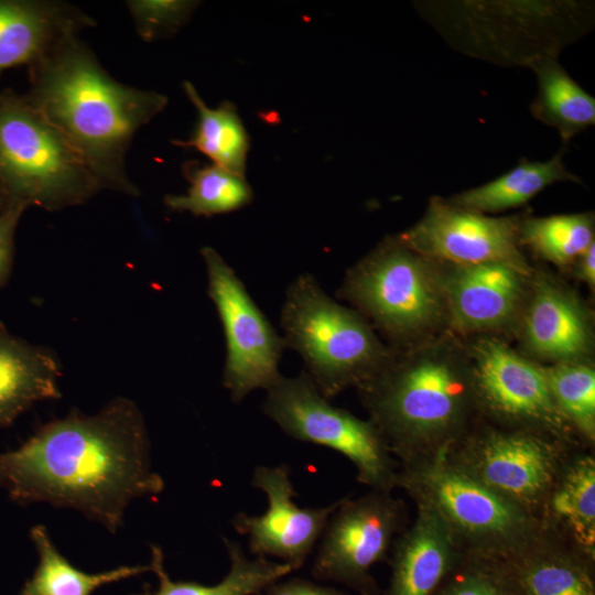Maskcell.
I'll return each mask as SVG.
<instances>
[{"instance_id": "1", "label": "cell", "mask_w": 595, "mask_h": 595, "mask_svg": "<svg viewBox=\"0 0 595 595\" xmlns=\"http://www.w3.org/2000/svg\"><path fill=\"white\" fill-rule=\"evenodd\" d=\"M0 488L19 505L74 509L115 533L130 501L156 497L164 480L152 469L141 411L117 397L95 414L73 410L42 424L0 452Z\"/></svg>"}, {"instance_id": "2", "label": "cell", "mask_w": 595, "mask_h": 595, "mask_svg": "<svg viewBox=\"0 0 595 595\" xmlns=\"http://www.w3.org/2000/svg\"><path fill=\"white\" fill-rule=\"evenodd\" d=\"M29 71L24 97L63 134L100 188L138 196L127 153L134 134L165 108L167 98L117 82L78 35L65 39Z\"/></svg>"}, {"instance_id": "3", "label": "cell", "mask_w": 595, "mask_h": 595, "mask_svg": "<svg viewBox=\"0 0 595 595\" xmlns=\"http://www.w3.org/2000/svg\"><path fill=\"white\" fill-rule=\"evenodd\" d=\"M357 390L400 464L446 452L480 418L467 347L451 333L391 349Z\"/></svg>"}, {"instance_id": "4", "label": "cell", "mask_w": 595, "mask_h": 595, "mask_svg": "<svg viewBox=\"0 0 595 595\" xmlns=\"http://www.w3.org/2000/svg\"><path fill=\"white\" fill-rule=\"evenodd\" d=\"M415 8L455 50L504 66L556 56L594 22L584 1H421Z\"/></svg>"}, {"instance_id": "5", "label": "cell", "mask_w": 595, "mask_h": 595, "mask_svg": "<svg viewBox=\"0 0 595 595\" xmlns=\"http://www.w3.org/2000/svg\"><path fill=\"white\" fill-rule=\"evenodd\" d=\"M338 296L348 301L394 350L430 340L448 328L445 266L387 236L354 264Z\"/></svg>"}, {"instance_id": "6", "label": "cell", "mask_w": 595, "mask_h": 595, "mask_svg": "<svg viewBox=\"0 0 595 595\" xmlns=\"http://www.w3.org/2000/svg\"><path fill=\"white\" fill-rule=\"evenodd\" d=\"M280 321L285 348L300 354L304 371L328 400L359 388L391 355L369 322L328 296L310 273L288 288Z\"/></svg>"}, {"instance_id": "7", "label": "cell", "mask_w": 595, "mask_h": 595, "mask_svg": "<svg viewBox=\"0 0 595 595\" xmlns=\"http://www.w3.org/2000/svg\"><path fill=\"white\" fill-rule=\"evenodd\" d=\"M397 488L436 516L462 554L502 559L540 530L534 517L464 473L446 452L400 464Z\"/></svg>"}, {"instance_id": "8", "label": "cell", "mask_w": 595, "mask_h": 595, "mask_svg": "<svg viewBox=\"0 0 595 595\" xmlns=\"http://www.w3.org/2000/svg\"><path fill=\"white\" fill-rule=\"evenodd\" d=\"M0 183L13 201L48 212L101 191L63 134L24 97L0 91Z\"/></svg>"}, {"instance_id": "9", "label": "cell", "mask_w": 595, "mask_h": 595, "mask_svg": "<svg viewBox=\"0 0 595 595\" xmlns=\"http://www.w3.org/2000/svg\"><path fill=\"white\" fill-rule=\"evenodd\" d=\"M549 435L489 422L482 416L446 451L470 477L538 520L569 456L576 450Z\"/></svg>"}, {"instance_id": "10", "label": "cell", "mask_w": 595, "mask_h": 595, "mask_svg": "<svg viewBox=\"0 0 595 595\" xmlns=\"http://www.w3.org/2000/svg\"><path fill=\"white\" fill-rule=\"evenodd\" d=\"M290 437L322 445L347 457L357 480L369 489L393 491L400 463L375 424L333 405L303 370L267 390L262 407Z\"/></svg>"}, {"instance_id": "11", "label": "cell", "mask_w": 595, "mask_h": 595, "mask_svg": "<svg viewBox=\"0 0 595 595\" xmlns=\"http://www.w3.org/2000/svg\"><path fill=\"white\" fill-rule=\"evenodd\" d=\"M475 394L483 419L587 447L559 410L544 366L511 349L493 335L466 344Z\"/></svg>"}, {"instance_id": "12", "label": "cell", "mask_w": 595, "mask_h": 595, "mask_svg": "<svg viewBox=\"0 0 595 595\" xmlns=\"http://www.w3.org/2000/svg\"><path fill=\"white\" fill-rule=\"evenodd\" d=\"M409 523L407 504L392 491L369 489L357 498L339 499L318 540L313 577L340 583L359 595H379L372 567L389 561Z\"/></svg>"}, {"instance_id": "13", "label": "cell", "mask_w": 595, "mask_h": 595, "mask_svg": "<svg viewBox=\"0 0 595 595\" xmlns=\"http://www.w3.org/2000/svg\"><path fill=\"white\" fill-rule=\"evenodd\" d=\"M201 255L208 296L225 334L223 385L232 402L239 403L251 391L268 390L282 378L278 367L285 344L224 258L209 246Z\"/></svg>"}, {"instance_id": "14", "label": "cell", "mask_w": 595, "mask_h": 595, "mask_svg": "<svg viewBox=\"0 0 595 595\" xmlns=\"http://www.w3.org/2000/svg\"><path fill=\"white\" fill-rule=\"evenodd\" d=\"M519 218L488 216L432 196L421 219L397 236L409 248L443 264L506 262L532 271L521 251Z\"/></svg>"}, {"instance_id": "15", "label": "cell", "mask_w": 595, "mask_h": 595, "mask_svg": "<svg viewBox=\"0 0 595 595\" xmlns=\"http://www.w3.org/2000/svg\"><path fill=\"white\" fill-rule=\"evenodd\" d=\"M251 485L266 494L268 508L260 516L237 513L231 520L234 529L247 537L256 556L280 559L293 571L302 567L339 500L325 507H299L293 500L296 493L286 464L256 467Z\"/></svg>"}, {"instance_id": "16", "label": "cell", "mask_w": 595, "mask_h": 595, "mask_svg": "<svg viewBox=\"0 0 595 595\" xmlns=\"http://www.w3.org/2000/svg\"><path fill=\"white\" fill-rule=\"evenodd\" d=\"M515 325L523 351L538 361H591V312L570 288L548 274L532 272Z\"/></svg>"}, {"instance_id": "17", "label": "cell", "mask_w": 595, "mask_h": 595, "mask_svg": "<svg viewBox=\"0 0 595 595\" xmlns=\"http://www.w3.org/2000/svg\"><path fill=\"white\" fill-rule=\"evenodd\" d=\"M444 266L451 331L489 335L516 324L533 271L506 262Z\"/></svg>"}, {"instance_id": "18", "label": "cell", "mask_w": 595, "mask_h": 595, "mask_svg": "<svg viewBox=\"0 0 595 595\" xmlns=\"http://www.w3.org/2000/svg\"><path fill=\"white\" fill-rule=\"evenodd\" d=\"M74 4L51 0H0V75L29 67L61 42L95 25Z\"/></svg>"}, {"instance_id": "19", "label": "cell", "mask_w": 595, "mask_h": 595, "mask_svg": "<svg viewBox=\"0 0 595 595\" xmlns=\"http://www.w3.org/2000/svg\"><path fill=\"white\" fill-rule=\"evenodd\" d=\"M501 561L516 595H595V561L542 528Z\"/></svg>"}, {"instance_id": "20", "label": "cell", "mask_w": 595, "mask_h": 595, "mask_svg": "<svg viewBox=\"0 0 595 595\" xmlns=\"http://www.w3.org/2000/svg\"><path fill=\"white\" fill-rule=\"evenodd\" d=\"M415 509L414 520L392 545L385 595H432L462 555L436 516Z\"/></svg>"}, {"instance_id": "21", "label": "cell", "mask_w": 595, "mask_h": 595, "mask_svg": "<svg viewBox=\"0 0 595 595\" xmlns=\"http://www.w3.org/2000/svg\"><path fill=\"white\" fill-rule=\"evenodd\" d=\"M540 528L595 561L594 448L574 451L552 485L538 516Z\"/></svg>"}, {"instance_id": "22", "label": "cell", "mask_w": 595, "mask_h": 595, "mask_svg": "<svg viewBox=\"0 0 595 595\" xmlns=\"http://www.w3.org/2000/svg\"><path fill=\"white\" fill-rule=\"evenodd\" d=\"M61 376L53 351L12 334L0 322V429L35 403L60 399Z\"/></svg>"}, {"instance_id": "23", "label": "cell", "mask_w": 595, "mask_h": 595, "mask_svg": "<svg viewBox=\"0 0 595 595\" xmlns=\"http://www.w3.org/2000/svg\"><path fill=\"white\" fill-rule=\"evenodd\" d=\"M556 182L582 184L581 178L571 173L563 163V151L547 161L522 160L499 177L457 193L446 201L480 214L500 213L526 204Z\"/></svg>"}, {"instance_id": "24", "label": "cell", "mask_w": 595, "mask_h": 595, "mask_svg": "<svg viewBox=\"0 0 595 595\" xmlns=\"http://www.w3.org/2000/svg\"><path fill=\"white\" fill-rule=\"evenodd\" d=\"M230 567L226 576L215 585H203L193 581H173L164 567V555L160 547L151 545V571L159 580L154 593L144 591L132 595H258L271 583L285 577L293 569L268 558L247 556L241 545L223 538Z\"/></svg>"}, {"instance_id": "25", "label": "cell", "mask_w": 595, "mask_h": 595, "mask_svg": "<svg viewBox=\"0 0 595 595\" xmlns=\"http://www.w3.org/2000/svg\"><path fill=\"white\" fill-rule=\"evenodd\" d=\"M536 75L537 94L532 116L558 130L563 143L595 123V99L560 64L556 56L543 57L529 66Z\"/></svg>"}, {"instance_id": "26", "label": "cell", "mask_w": 595, "mask_h": 595, "mask_svg": "<svg viewBox=\"0 0 595 595\" xmlns=\"http://www.w3.org/2000/svg\"><path fill=\"white\" fill-rule=\"evenodd\" d=\"M183 88L197 110V123L191 138L172 142L194 148L208 156L213 164L245 176L249 137L236 107L225 101L217 108H209L191 82H184Z\"/></svg>"}, {"instance_id": "27", "label": "cell", "mask_w": 595, "mask_h": 595, "mask_svg": "<svg viewBox=\"0 0 595 595\" xmlns=\"http://www.w3.org/2000/svg\"><path fill=\"white\" fill-rule=\"evenodd\" d=\"M30 537L39 554V564L19 595H91L100 586L151 571L150 565H123L89 574L62 555L44 526H33Z\"/></svg>"}, {"instance_id": "28", "label": "cell", "mask_w": 595, "mask_h": 595, "mask_svg": "<svg viewBox=\"0 0 595 595\" xmlns=\"http://www.w3.org/2000/svg\"><path fill=\"white\" fill-rule=\"evenodd\" d=\"M519 241L540 258L570 268L595 242L593 213L520 216Z\"/></svg>"}, {"instance_id": "29", "label": "cell", "mask_w": 595, "mask_h": 595, "mask_svg": "<svg viewBox=\"0 0 595 595\" xmlns=\"http://www.w3.org/2000/svg\"><path fill=\"white\" fill-rule=\"evenodd\" d=\"M183 174L190 183L186 194L164 197L172 210L210 217L237 210L252 201V190L245 176L216 164L188 161L183 165Z\"/></svg>"}, {"instance_id": "30", "label": "cell", "mask_w": 595, "mask_h": 595, "mask_svg": "<svg viewBox=\"0 0 595 595\" xmlns=\"http://www.w3.org/2000/svg\"><path fill=\"white\" fill-rule=\"evenodd\" d=\"M553 399L583 443H595V369L591 361L544 366Z\"/></svg>"}, {"instance_id": "31", "label": "cell", "mask_w": 595, "mask_h": 595, "mask_svg": "<svg viewBox=\"0 0 595 595\" xmlns=\"http://www.w3.org/2000/svg\"><path fill=\"white\" fill-rule=\"evenodd\" d=\"M432 595H516L501 559L462 554Z\"/></svg>"}, {"instance_id": "32", "label": "cell", "mask_w": 595, "mask_h": 595, "mask_svg": "<svg viewBox=\"0 0 595 595\" xmlns=\"http://www.w3.org/2000/svg\"><path fill=\"white\" fill-rule=\"evenodd\" d=\"M198 3L190 0H129L126 6L139 36L152 42L176 33Z\"/></svg>"}, {"instance_id": "33", "label": "cell", "mask_w": 595, "mask_h": 595, "mask_svg": "<svg viewBox=\"0 0 595 595\" xmlns=\"http://www.w3.org/2000/svg\"><path fill=\"white\" fill-rule=\"evenodd\" d=\"M29 208L25 203L13 201L0 214V288L8 281L14 257V238L20 219Z\"/></svg>"}, {"instance_id": "34", "label": "cell", "mask_w": 595, "mask_h": 595, "mask_svg": "<svg viewBox=\"0 0 595 595\" xmlns=\"http://www.w3.org/2000/svg\"><path fill=\"white\" fill-rule=\"evenodd\" d=\"M258 595H350L331 586L301 577L280 578L268 585Z\"/></svg>"}, {"instance_id": "35", "label": "cell", "mask_w": 595, "mask_h": 595, "mask_svg": "<svg viewBox=\"0 0 595 595\" xmlns=\"http://www.w3.org/2000/svg\"><path fill=\"white\" fill-rule=\"evenodd\" d=\"M575 277L587 284L589 289L595 285V242L574 263Z\"/></svg>"}, {"instance_id": "36", "label": "cell", "mask_w": 595, "mask_h": 595, "mask_svg": "<svg viewBox=\"0 0 595 595\" xmlns=\"http://www.w3.org/2000/svg\"><path fill=\"white\" fill-rule=\"evenodd\" d=\"M13 202L3 185L0 183V214H2L9 205Z\"/></svg>"}]
</instances>
